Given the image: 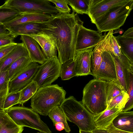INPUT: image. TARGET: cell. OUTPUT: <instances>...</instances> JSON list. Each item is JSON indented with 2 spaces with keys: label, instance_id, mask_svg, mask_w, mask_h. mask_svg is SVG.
Returning <instances> with one entry per match:
<instances>
[{
  "label": "cell",
  "instance_id": "obj_4",
  "mask_svg": "<svg viewBox=\"0 0 133 133\" xmlns=\"http://www.w3.org/2000/svg\"><path fill=\"white\" fill-rule=\"evenodd\" d=\"M60 108L68 121L74 123L80 130L91 131L97 128L94 115L85 107L81 101L70 96L64 100Z\"/></svg>",
  "mask_w": 133,
  "mask_h": 133
},
{
  "label": "cell",
  "instance_id": "obj_9",
  "mask_svg": "<svg viewBox=\"0 0 133 133\" xmlns=\"http://www.w3.org/2000/svg\"><path fill=\"white\" fill-rule=\"evenodd\" d=\"M102 61L99 67L94 76L95 78L107 81L117 82V78L114 56L110 50V46L103 51L102 54Z\"/></svg>",
  "mask_w": 133,
  "mask_h": 133
},
{
  "label": "cell",
  "instance_id": "obj_11",
  "mask_svg": "<svg viewBox=\"0 0 133 133\" xmlns=\"http://www.w3.org/2000/svg\"><path fill=\"white\" fill-rule=\"evenodd\" d=\"M39 65L32 62L23 71L10 80L8 86L9 92L21 91L30 83L35 77Z\"/></svg>",
  "mask_w": 133,
  "mask_h": 133
},
{
  "label": "cell",
  "instance_id": "obj_43",
  "mask_svg": "<svg viewBox=\"0 0 133 133\" xmlns=\"http://www.w3.org/2000/svg\"><path fill=\"white\" fill-rule=\"evenodd\" d=\"M10 33L5 28L4 25L0 23V35L9 34Z\"/></svg>",
  "mask_w": 133,
  "mask_h": 133
},
{
  "label": "cell",
  "instance_id": "obj_2",
  "mask_svg": "<svg viewBox=\"0 0 133 133\" xmlns=\"http://www.w3.org/2000/svg\"><path fill=\"white\" fill-rule=\"evenodd\" d=\"M66 93L63 87L57 84L41 87L31 98V107L38 114L48 115L54 107H59L65 98Z\"/></svg>",
  "mask_w": 133,
  "mask_h": 133
},
{
  "label": "cell",
  "instance_id": "obj_26",
  "mask_svg": "<svg viewBox=\"0 0 133 133\" xmlns=\"http://www.w3.org/2000/svg\"><path fill=\"white\" fill-rule=\"evenodd\" d=\"M37 83L32 81L20 91L18 104L23 106V104L32 97L38 89Z\"/></svg>",
  "mask_w": 133,
  "mask_h": 133
},
{
  "label": "cell",
  "instance_id": "obj_5",
  "mask_svg": "<svg viewBox=\"0 0 133 133\" xmlns=\"http://www.w3.org/2000/svg\"><path fill=\"white\" fill-rule=\"evenodd\" d=\"M133 8V0L129 2L114 7L95 21L97 31L115 30L123 26Z\"/></svg>",
  "mask_w": 133,
  "mask_h": 133
},
{
  "label": "cell",
  "instance_id": "obj_47",
  "mask_svg": "<svg viewBox=\"0 0 133 133\" xmlns=\"http://www.w3.org/2000/svg\"><path fill=\"white\" fill-rule=\"evenodd\" d=\"M42 133L41 132H37V133Z\"/></svg>",
  "mask_w": 133,
  "mask_h": 133
},
{
  "label": "cell",
  "instance_id": "obj_24",
  "mask_svg": "<svg viewBox=\"0 0 133 133\" xmlns=\"http://www.w3.org/2000/svg\"><path fill=\"white\" fill-rule=\"evenodd\" d=\"M122 54L133 64V38L125 37L121 35L116 37Z\"/></svg>",
  "mask_w": 133,
  "mask_h": 133
},
{
  "label": "cell",
  "instance_id": "obj_29",
  "mask_svg": "<svg viewBox=\"0 0 133 133\" xmlns=\"http://www.w3.org/2000/svg\"><path fill=\"white\" fill-rule=\"evenodd\" d=\"M62 80H68L76 76L75 60H70L62 64L60 76Z\"/></svg>",
  "mask_w": 133,
  "mask_h": 133
},
{
  "label": "cell",
  "instance_id": "obj_25",
  "mask_svg": "<svg viewBox=\"0 0 133 133\" xmlns=\"http://www.w3.org/2000/svg\"><path fill=\"white\" fill-rule=\"evenodd\" d=\"M48 115L52 121L54 125L58 122L62 123L64 124V129L66 132L69 133L71 130L68 123L67 119L62 111L59 107L56 106L49 112Z\"/></svg>",
  "mask_w": 133,
  "mask_h": 133
},
{
  "label": "cell",
  "instance_id": "obj_33",
  "mask_svg": "<svg viewBox=\"0 0 133 133\" xmlns=\"http://www.w3.org/2000/svg\"><path fill=\"white\" fill-rule=\"evenodd\" d=\"M128 94L129 95L128 100L124 108L122 110V112L129 111L133 108V69L130 71L129 82L128 88Z\"/></svg>",
  "mask_w": 133,
  "mask_h": 133
},
{
  "label": "cell",
  "instance_id": "obj_15",
  "mask_svg": "<svg viewBox=\"0 0 133 133\" xmlns=\"http://www.w3.org/2000/svg\"><path fill=\"white\" fill-rule=\"evenodd\" d=\"M29 36L33 38L41 46L42 51L47 59L57 57L56 45L52 39L43 31Z\"/></svg>",
  "mask_w": 133,
  "mask_h": 133
},
{
  "label": "cell",
  "instance_id": "obj_40",
  "mask_svg": "<svg viewBox=\"0 0 133 133\" xmlns=\"http://www.w3.org/2000/svg\"><path fill=\"white\" fill-rule=\"evenodd\" d=\"M9 92V87L5 90H0V112L5 111L4 109V102Z\"/></svg>",
  "mask_w": 133,
  "mask_h": 133
},
{
  "label": "cell",
  "instance_id": "obj_7",
  "mask_svg": "<svg viewBox=\"0 0 133 133\" xmlns=\"http://www.w3.org/2000/svg\"><path fill=\"white\" fill-rule=\"evenodd\" d=\"M4 4L20 14L39 13L51 16L58 12L49 0H8L5 1Z\"/></svg>",
  "mask_w": 133,
  "mask_h": 133
},
{
  "label": "cell",
  "instance_id": "obj_21",
  "mask_svg": "<svg viewBox=\"0 0 133 133\" xmlns=\"http://www.w3.org/2000/svg\"><path fill=\"white\" fill-rule=\"evenodd\" d=\"M121 110L112 108L106 109L97 115H94V119L97 128L105 129L110 125Z\"/></svg>",
  "mask_w": 133,
  "mask_h": 133
},
{
  "label": "cell",
  "instance_id": "obj_31",
  "mask_svg": "<svg viewBox=\"0 0 133 133\" xmlns=\"http://www.w3.org/2000/svg\"><path fill=\"white\" fill-rule=\"evenodd\" d=\"M107 82L106 91L108 105L114 98L125 91L116 82Z\"/></svg>",
  "mask_w": 133,
  "mask_h": 133
},
{
  "label": "cell",
  "instance_id": "obj_44",
  "mask_svg": "<svg viewBox=\"0 0 133 133\" xmlns=\"http://www.w3.org/2000/svg\"><path fill=\"white\" fill-rule=\"evenodd\" d=\"M92 133H111L110 131L105 129L97 128L92 131Z\"/></svg>",
  "mask_w": 133,
  "mask_h": 133
},
{
  "label": "cell",
  "instance_id": "obj_19",
  "mask_svg": "<svg viewBox=\"0 0 133 133\" xmlns=\"http://www.w3.org/2000/svg\"><path fill=\"white\" fill-rule=\"evenodd\" d=\"M51 17L48 14L39 13H28L20 14L13 20L4 24L6 28L14 27L19 24L33 22H43Z\"/></svg>",
  "mask_w": 133,
  "mask_h": 133
},
{
  "label": "cell",
  "instance_id": "obj_16",
  "mask_svg": "<svg viewBox=\"0 0 133 133\" xmlns=\"http://www.w3.org/2000/svg\"><path fill=\"white\" fill-rule=\"evenodd\" d=\"M20 39L24 44L32 62L42 64L47 59L41 50L37 42L33 38L28 35H21Z\"/></svg>",
  "mask_w": 133,
  "mask_h": 133
},
{
  "label": "cell",
  "instance_id": "obj_32",
  "mask_svg": "<svg viewBox=\"0 0 133 133\" xmlns=\"http://www.w3.org/2000/svg\"><path fill=\"white\" fill-rule=\"evenodd\" d=\"M129 98L128 93L125 91L114 98L107 105L106 109L115 108L119 109L121 111L128 100Z\"/></svg>",
  "mask_w": 133,
  "mask_h": 133
},
{
  "label": "cell",
  "instance_id": "obj_35",
  "mask_svg": "<svg viewBox=\"0 0 133 133\" xmlns=\"http://www.w3.org/2000/svg\"><path fill=\"white\" fill-rule=\"evenodd\" d=\"M55 5V8L58 12L63 14H69L71 9L68 5L66 0H49Z\"/></svg>",
  "mask_w": 133,
  "mask_h": 133
},
{
  "label": "cell",
  "instance_id": "obj_22",
  "mask_svg": "<svg viewBox=\"0 0 133 133\" xmlns=\"http://www.w3.org/2000/svg\"><path fill=\"white\" fill-rule=\"evenodd\" d=\"M23 127L16 124L5 111L0 112V133H22Z\"/></svg>",
  "mask_w": 133,
  "mask_h": 133
},
{
  "label": "cell",
  "instance_id": "obj_45",
  "mask_svg": "<svg viewBox=\"0 0 133 133\" xmlns=\"http://www.w3.org/2000/svg\"><path fill=\"white\" fill-rule=\"evenodd\" d=\"M56 130L61 131L64 129V124L61 122H58L55 124V125Z\"/></svg>",
  "mask_w": 133,
  "mask_h": 133
},
{
  "label": "cell",
  "instance_id": "obj_42",
  "mask_svg": "<svg viewBox=\"0 0 133 133\" xmlns=\"http://www.w3.org/2000/svg\"><path fill=\"white\" fill-rule=\"evenodd\" d=\"M122 36L123 37L130 38H133V28H129L125 31Z\"/></svg>",
  "mask_w": 133,
  "mask_h": 133
},
{
  "label": "cell",
  "instance_id": "obj_41",
  "mask_svg": "<svg viewBox=\"0 0 133 133\" xmlns=\"http://www.w3.org/2000/svg\"><path fill=\"white\" fill-rule=\"evenodd\" d=\"M105 129L108 130L111 133H133L119 130L115 128L113 125L112 123Z\"/></svg>",
  "mask_w": 133,
  "mask_h": 133
},
{
  "label": "cell",
  "instance_id": "obj_8",
  "mask_svg": "<svg viewBox=\"0 0 133 133\" xmlns=\"http://www.w3.org/2000/svg\"><path fill=\"white\" fill-rule=\"evenodd\" d=\"M62 64L57 57L47 59L39 68L33 81L38 89L51 85L60 76Z\"/></svg>",
  "mask_w": 133,
  "mask_h": 133
},
{
  "label": "cell",
  "instance_id": "obj_3",
  "mask_svg": "<svg viewBox=\"0 0 133 133\" xmlns=\"http://www.w3.org/2000/svg\"><path fill=\"white\" fill-rule=\"evenodd\" d=\"M107 83L106 81L95 78L87 84L83 90L81 102L94 115L100 114L107 109Z\"/></svg>",
  "mask_w": 133,
  "mask_h": 133
},
{
  "label": "cell",
  "instance_id": "obj_23",
  "mask_svg": "<svg viewBox=\"0 0 133 133\" xmlns=\"http://www.w3.org/2000/svg\"><path fill=\"white\" fill-rule=\"evenodd\" d=\"M32 62L29 57H23L13 62L8 70L10 81L22 72Z\"/></svg>",
  "mask_w": 133,
  "mask_h": 133
},
{
  "label": "cell",
  "instance_id": "obj_36",
  "mask_svg": "<svg viewBox=\"0 0 133 133\" xmlns=\"http://www.w3.org/2000/svg\"><path fill=\"white\" fill-rule=\"evenodd\" d=\"M113 34L111 36L110 41V51L113 56L119 57L122 54L115 36H114Z\"/></svg>",
  "mask_w": 133,
  "mask_h": 133
},
{
  "label": "cell",
  "instance_id": "obj_28",
  "mask_svg": "<svg viewBox=\"0 0 133 133\" xmlns=\"http://www.w3.org/2000/svg\"><path fill=\"white\" fill-rule=\"evenodd\" d=\"M113 56L117 78L116 82L128 93V90L125 81L124 72L121 55L119 57Z\"/></svg>",
  "mask_w": 133,
  "mask_h": 133
},
{
  "label": "cell",
  "instance_id": "obj_12",
  "mask_svg": "<svg viewBox=\"0 0 133 133\" xmlns=\"http://www.w3.org/2000/svg\"><path fill=\"white\" fill-rule=\"evenodd\" d=\"M131 0H90L88 15L92 23L111 8Z\"/></svg>",
  "mask_w": 133,
  "mask_h": 133
},
{
  "label": "cell",
  "instance_id": "obj_13",
  "mask_svg": "<svg viewBox=\"0 0 133 133\" xmlns=\"http://www.w3.org/2000/svg\"><path fill=\"white\" fill-rule=\"evenodd\" d=\"M113 32V30L109 31L92 51L91 59V71L92 75L94 76L95 75L101 63L102 52L110 47V40Z\"/></svg>",
  "mask_w": 133,
  "mask_h": 133
},
{
  "label": "cell",
  "instance_id": "obj_27",
  "mask_svg": "<svg viewBox=\"0 0 133 133\" xmlns=\"http://www.w3.org/2000/svg\"><path fill=\"white\" fill-rule=\"evenodd\" d=\"M71 7L72 12L88 15L90 0H66Z\"/></svg>",
  "mask_w": 133,
  "mask_h": 133
},
{
  "label": "cell",
  "instance_id": "obj_37",
  "mask_svg": "<svg viewBox=\"0 0 133 133\" xmlns=\"http://www.w3.org/2000/svg\"><path fill=\"white\" fill-rule=\"evenodd\" d=\"M9 81L8 70L0 73V90H5L9 87Z\"/></svg>",
  "mask_w": 133,
  "mask_h": 133
},
{
  "label": "cell",
  "instance_id": "obj_20",
  "mask_svg": "<svg viewBox=\"0 0 133 133\" xmlns=\"http://www.w3.org/2000/svg\"><path fill=\"white\" fill-rule=\"evenodd\" d=\"M112 123L119 130L133 133V111H120Z\"/></svg>",
  "mask_w": 133,
  "mask_h": 133
},
{
  "label": "cell",
  "instance_id": "obj_14",
  "mask_svg": "<svg viewBox=\"0 0 133 133\" xmlns=\"http://www.w3.org/2000/svg\"><path fill=\"white\" fill-rule=\"evenodd\" d=\"M93 48L77 51L75 59L76 76L90 75L91 59Z\"/></svg>",
  "mask_w": 133,
  "mask_h": 133
},
{
  "label": "cell",
  "instance_id": "obj_1",
  "mask_svg": "<svg viewBox=\"0 0 133 133\" xmlns=\"http://www.w3.org/2000/svg\"><path fill=\"white\" fill-rule=\"evenodd\" d=\"M47 21L42 22L44 26L42 31L54 42L58 52L57 57L61 64L74 60L76 45L79 30L83 22L77 14L58 13L51 16Z\"/></svg>",
  "mask_w": 133,
  "mask_h": 133
},
{
  "label": "cell",
  "instance_id": "obj_18",
  "mask_svg": "<svg viewBox=\"0 0 133 133\" xmlns=\"http://www.w3.org/2000/svg\"><path fill=\"white\" fill-rule=\"evenodd\" d=\"M23 57H29L28 52L23 43H18L10 52L0 61V73L8 70L13 62Z\"/></svg>",
  "mask_w": 133,
  "mask_h": 133
},
{
  "label": "cell",
  "instance_id": "obj_10",
  "mask_svg": "<svg viewBox=\"0 0 133 133\" xmlns=\"http://www.w3.org/2000/svg\"><path fill=\"white\" fill-rule=\"evenodd\" d=\"M97 31L87 28L83 26L79 30L76 45L77 51L95 47L104 38Z\"/></svg>",
  "mask_w": 133,
  "mask_h": 133
},
{
  "label": "cell",
  "instance_id": "obj_46",
  "mask_svg": "<svg viewBox=\"0 0 133 133\" xmlns=\"http://www.w3.org/2000/svg\"><path fill=\"white\" fill-rule=\"evenodd\" d=\"M79 133H92V131H85L79 130Z\"/></svg>",
  "mask_w": 133,
  "mask_h": 133
},
{
  "label": "cell",
  "instance_id": "obj_34",
  "mask_svg": "<svg viewBox=\"0 0 133 133\" xmlns=\"http://www.w3.org/2000/svg\"><path fill=\"white\" fill-rule=\"evenodd\" d=\"M20 91L15 92H9L7 96L4 103V109L6 110L14 105L18 104Z\"/></svg>",
  "mask_w": 133,
  "mask_h": 133
},
{
  "label": "cell",
  "instance_id": "obj_38",
  "mask_svg": "<svg viewBox=\"0 0 133 133\" xmlns=\"http://www.w3.org/2000/svg\"><path fill=\"white\" fill-rule=\"evenodd\" d=\"M14 38L10 34L0 35V48L16 43Z\"/></svg>",
  "mask_w": 133,
  "mask_h": 133
},
{
  "label": "cell",
  "instance_id": "obj_30",
  "mask_svg": "<svg viewBox=\"0 0 133 133\" xmlns=\"http://www.w3.org/2000/svg\"><path fill=\"white\" fill-rule=\"evenodd\" d=\"M20 14L17 11L6 6L4 4L0 6V23L4 24L13 20Z\"/></svg>",
  "mask_w": 133,
  "mask_h": 133
},
{
  "label": "cell",
  "instance_id": "obj_6",
  "mask_svg": "<svg viewBox=\"0 0 133 133\" xmlns=\"http://www.w3.org/2000/svg\"><path fill=\"white\" fill-rule=\"evenodd\" d=\"M5 111L11 119L19 126L29 127L42 133H52L46 124L41 119L38 114L31 108L15 106Z\"/></svg>",
  "mask_w": 133,
  "mask_h": 133
},
{
  "label": "cell",
  "instance_id": "obj_17",
  "mask_svg": "<svg viewBox=\"0 0 133 133\" xmlns=\"http://www.w3.org/2000/svg\"><path fill=\"white\" fill-rule=\"evenodd\" d=\"M42 22H33L22 24L6 29L15 38L19 35L30 36L42 31L44 26Z\"/></svg>",
  "mask_w": 133,
  "mask_h": 133
},
{
  "label": "cell",
  "instance_id": "obj_39",
  "mask_svg": "<svg viewBox=\"0 0 133 133\" xmlns=\"http://www.w3.org/2000/svg\"><path fill=\"white\" fill-rule=\"evenodd\" d=\"M17 44L15 43L0 48V61L10 52L15 47Z\"/></svg>",
  "mask_w": 133,
  "mask_h": 133
}]
</instances>
